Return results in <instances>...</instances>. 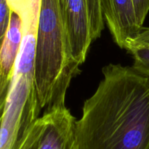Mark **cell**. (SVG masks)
<instances>
[{
	"instance_id": "cell-4",
	"label": "cell",
	"mask_w": 149,
	"mask_h": 149,
	"mask_svg": "<svg viewBox=\"0 0 149 149\" xmlns=\"http://www.w3.org/2000/svg\"><path fill=\"white\" fill-rule=\"evenodd\" d=\"M103 18L114 42L127 49L143 27L137 20L132 0H100Z\"/></svg>"
},
{
	"instance_id": "cell-11",
	"label": "cell",
	"mask_w": 149,
	"mask_h": 149,
	"mask_svg": "<svg viewBox=\"0 0 149 149\" xmlns=\"http://www.w3.org/2000/svg\"><path fill=\"white\" fill-rule=\"evenodd\" d=\"M137 20L141 27H143L144 21L149 12V0H132Z\"/></svg>"
},
{
	"instance_id": "cell-6",
	"label": "cell",
	"mask_w": 149,
	"mask_h": 149,
	"mask_svg": "<svg viewBox=\"0 0 149 149\" xmlns=\"http://www.w3.org/2000/svg\"><path fill=\"white\" fill-rule=\"evenodd\" d=\"M23 37L21 19L12 10L9 29L0 49V95L1 96L8 94Z\"/></svg>"
},
{
	"instance_id": "cell-12",
	"label": "cell",
	"mask_w": 149,
	"mask_h": 149,
	"mask_svg": "<svg viewBox=\"0 0 149 149\" xmlns=\"http://www.w3.org/2000/svg\"><path fill=\"white\" fill-rule=\"evenodd\" d=\"M141 42H149V27H143L138 36L130 43H141Z\"/></svg>"
},
{
	"instance_id": "cell-3",
	"label": "cell",
	"mask_w": 149,
	"mask_h": 149,
	"mask_svg": "<svg viewBox=\"0 0 149 149\" xmlns=\"http://www.w3.org/2000/svg\"><path fill=\"white\" fill-rule=\"evenodd\" d=\"M74 61L79 67L85 61L91 42L104 29L100 0H58Z\"/></svg>"
},
{
	"instance_id": "cell-10",
	"label": "cell",
	"mask_w": 149,
	"mask_h": 149,
	"mask_svg": "<svg viewBox=\"0 0 149 149\" xmlns=\"http://www.w3.org/2000/svg\"><path fill=\"white\" fill-rule=\"evenodd\" d=\"M12 10L7 0H0V49L9 29Z\"/></svg>"
},
{
	"instance_id": "cell-1",
	"label": "cell",
	"mask_w": 149,
	"mask_h": 149,
	"mask_svg": "<svg viewBox=\"0 0 149 149\" xmlns=\"http://www.w3.org/2000/svg\"><path fill=\"white\" fill-rule=\"evenodd\" d=\"M75 123L78 149H149V78L110 64Z\"/></svg>"
},
{
	"instance_id": "cell-2",
	"label": "cell",
	"mask_w": 149,
	"mask_h": 149,
	"mask_svg": "<svg viewBox=\"0 0 149 149\" xmlns=\"http://www.w3.org/2000/svg\"><path fill=\"white\" fill-rule=\"evenodd\" d=\"M80 73L71 56L58 0H41L33 83L41 109L65 105L71 80Z\"/></svg>"
},
{
	"instance_id": "cell-9",
	"label": "cell",
	"mask_w": 149,
	"mask_h": 149,
	"mask_svg": "<svg viewBox=\"0 0 149 149\" xmlns=\"http://www.w3.org/2000/svg\"><path fill=\"white\" fill-rule=\"evenodd\" d=\"M10 8L17 13L20 19L38 15L40 9L41 0H7Z\"/></svg>"
},
{
	"instance_id": "cell-5",
	"label": "cell",
	"mask_w": 149,
	"mask_h": 149,
	"mask_svg": "<svg viewBox=\"0 0 149 149\" xmlns=\"http://www.w3.org/2000/svg\"><path fill=\"white\" fill-rule=\"evenodd\" d=\"M45 127L39 149H78L75 137L76 118L65 105L44 111Z\"/></svg>"
},
{
	"instance_id": "cell-8",
	"label": "cell",
	"mask_w": 149,
	"mask_h": 149,
	"mask_svg": "<svg viewBox=\"0 0 149 149\" xmlns=\"http://www.w3.org/2000/svg\"><path fill=\"white\" fill-rule=\"evenodd\" d=\"M44 127L45 120L43 117L39 116L26 129L19 149H39Z\"/></svg>"
},
{
	"instance_id": "cell-7",
	"label": "cell",
	"mask_w": 149,
	"mask_h": 149,
	"mask_svg": "<svg viewBox=\"0 0 149 149\" xmlns=\"http://www.w3.org/2000/svg\"><path fill=\"white\" fill-rule=\"evenodd\" d=\"M126 50L133 56L132 67L149 78V42L130 43Z\"/></svg>"
},
{
	"instance_id": "cell-13",
	"label": "cell",
	"mask_w": 149,
	"mask_h": 149,
	"mask_svg": "<svg viewBox=\"0 0 149 149\" xmlns=\"http://www.w3.org/2000/svg\"><path fill=\"white\" fill-rule=\"evenodd\" d=\"M7 96H1V95H0V114L4 110L6 100H7Z\"/></svg>"
}]
</instances>
